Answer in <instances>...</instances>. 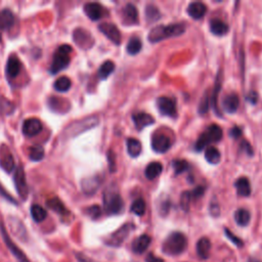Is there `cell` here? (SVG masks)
Masks as SVG:
<instances>
[{"label":"cell","mask_w":262,"mask_h":262,"mask_svg":"<svg viewBox=\"0 0 262 262\" xmlns=\"http://www.w3.org/2000/svg\"><path fill=\"white\" fill-rule=\"evenodd\" d=\"M98 30L108 39H110L114 44L119 45L121 43V33L114 24L102 23L98 26Z\"/></svg>","instance_id":"obj_13"},{"label":"cell","mask_w":262,"mask_h":262,"mask_svg":"<svg viewBox=\"0 0 262 262\" xmlns=\"http://www.w3.org/2000/svg\"><path fill=\"white\" fill-rule=\"evenodd\" d=\"M98 124H99V118L97 116L86 117L82 120L73 122L67 128H65L64 135L67 138H72V137H75V136L89 130V129L94 128Z\"/></svg>","instance_id":"obj_4"},{"label":"cell","mask_w":262,"mask_h":262,"mask_svg":"<svg viewBox=\"0 0 262 262\" xmlns=\"http://www.w3.org/2000/svg\"><path fill=\"white\" fill-rule=\"evenodd\" d=\"M157 107H158L159 112L164 116L175 118L177 115L176 102L173 98L167 96L159 97L157 99Z\"/></svg>","instance_id":"obj_9"},{"label":"cell","mask_w":262,"mask_h":262,"mask_svg":"<svg viewBox=\"0 0 262 262\" xmlns=\"http://www.w3.org/2000/svg\"><path fill=\"white\" fill-rule=\"evenodd\" d=\"M72 87V82L71 79L67 76H62L60 78H58L54 84V88L57 91L60 92H66L68 91L70 88Z\"/></svg>","instance_id":"obj_36"},{"label":"cell","mask_w":262,"mask_h":262,"mask_svg":"<svg viewBox=\"0 0 262 262\" xmlns=\"http://www.w3.org/2000/svg\"><path fill=\"white\" fill-rule=\"evenodd\" d=\"M142 48V43L140 41L139 38L137 37H133L129 40L127 46H126V49H127V52L129 55L131 56H135L137 55L138 52L141 50Z\"/></svg>","instance_id":"obj_40"},{"label":"cell","mask_w":262,"mask_h":262,"mask_svg":"<svg viewBox=\"0 0 262 262\" xmlns=\"http://www.w3.org/2000/svg\"><path fill=\"white\" fill-rule=\"evenodd\" d=\"M126 144H127V152L132 158H137V157L141 154L142 146L139 140L135 138H128L126 141Z\"/></svg>","instance_id":"obj_32"},{"label":"cell","mask_w":262,"mask_h":262,"mask_svg":"<svg viewBox=\"0 0 262 262\" xmlns=\"http://www.w3.org/2000/svg\"><path fill=\"white\" fill-rule=\"evenodd\" d=\"M75 255H76V258H77V260H78L79 262H95V261L91 260L89 257L85 256V255L82 254V253H76Z\"/></svg>","instance_id":"obj_54"},{"label":"cell","mask_w":262,"mask_h":262,"mask_svg":"<svg viewBox=\"0 0 262 262\" xmlns=\"http://www.w3.org/2000/svg\"><path fill=\"white\" fill-rule=\"evenodd\" d=\"M172 166L174 168V172L176 175H180L186 172L190 168V165L185 160H174L172 162Z\"/></svg>","instance_id":"obj_42"},{"label":"cell","mask_w":262,"mask_h":262,"mask_svg":"<svg viewBox=\"0 0 262 262\" xmlns=\"http://www.w3.org/2000/svg\"><path fill=\"white\" fill-rule=\"evenodd\" d=\"M151 144H152V148L156 153L163 154V153H166L170 148L171 140L164 133L157 132L152 136V143Z\"/></svg>","instance_id":"obj_10"},{"label":"cell","mask_w":262,"mask_h":262,"mask_svg":"<svg viewBox=\"0 0 262 262\" xmlns=\"http://www.w3.org/2000/svg\"><path fill=\"white\" fill-rule=\"evenodd\" d=\"M145 18L148 23H154L161 18V13L156 6L148 5L145 9Z\"/></svg>","instance_id":"obj_37"},{"label":"cell","mask_w":262,"mask_h":262,"mask_svg":"<svg viewBox=\"0 0 262 262\" xmlns=\"http://www.w3.org/2000/svg\"><path fill=\"white\" fill-rule=\"evenodd\" d=\"M10 221H11L10 227H11V231L13 232V234L16 237H18L20 240L26 241L28 238V235H27V231H26V228L24 227V224L18 218H11Z\"/></svg>","instance_id":"obj_26"},{"label":"cell","mask_w":262,"mask_h":262,"mask_svg":"<svg viewBox=\"0 0 262 262\" xmlns=\"http://www.w3.org/2000/svg\"><path fill=\"white\" fill-rule=\"evenodd\" d=\"M73 38L76 44L82 48H89L93 45V38L89 34V32L84 29H77L73 34Z\"/></svg>","instance_id":"obj_17"},{"label":"cell","mask_w":262,"mask_h":262,"mask_svg":"<svg viewBox=\"0 0 262 262\" xmlns=\"http://www.w3.org/2000/svg\"><path fill=\"white\" fill-rule=\"evenodd\" d=\"M188 248L186 237L179 232L170 234L162 245V251L164 254L169 256H177L183 253Z\"/></svg>","instance_id":"obj_2"},{"label":"cell","mask_w":262,"mask_h":262,"mask_svg":"<svg viewBox=\"0 0 262 262\" xmlns=\"http://www.w3.org/2000/svg\"><path fill=\"white\" fill-rule=\"evenodd\" d=\"M4 109L7 110L6 111L7 114H11V113H13L15 111V106L10 100L2 98V99H0V111L3 112Z\"/></svg>","instance_id":"obj_45"},{"label":"cell","mask_w":262,"mask_h":262,"mask_svg":"<svg viewBox=\"0 0 262 262\" xmlns=\"http://www.w3.org/2000/svg\"><path fill=\"white\" fill-rule=\"evenodd\" d=\"M16 23V18L14 13L9 10L5 9L3 11H0V41H2L3 34L6 31L11 30Z\"/></svg>","instance_id":"obj_14"},{"label":"cell","mask_w":262,"mask_h":262,"mask_svg":"<svg viewBox=\"0 0 262 262\" xmlns=\"http://www.w3.org/2000/svg\"><path fill=\"white\" fill-rule=\"evenodd\" d=\"M207 13V7L202 3H192L188 7V14L194 20H201Z\"/></svg>","instance_id":"obj_25"},{"label":"cell","mask_w":262,"mask_h":262,"mask_svg":"<svg viewBox=\"0 0 262 262\" xmlns=\"http://www.w3.org/2000/svg\"><path fill=\"white\" fill-rule=\"evenodd\" d=\"M205 159L210 164L216 165L220 162V159H221L220 152L214 146H209L205 152Z\"/></svg>","instance_id":"obj_33"},{"label":"cell","mask_w":262,"mask_h":262,"mask_svg":"<svg viewBox=\"0 0 262 262\" xmlns=\"http://www.w3.org/2000/svg\"><path fill=\"white\" fill-rule=\"evenodd\" d=\"M152 239L148 235H140L131 244V249L135 254H142L151 245Z\"/></svg>","instance_id":"obj_22"},{"label":"cell","mask_w":262,"mask_h":262,"mask_svg":"<svg viewBox=\"0 0 262 262\" xmlns=\"http://www.w3.org/2000/svg\"><path fill=\"white\" fill-rule=\"evenodd\" d=\"M239 104L240 99L237 93H229L222 99V109L229 114L236 113L239 109Z\"/></svg>","instance_id":"obj_18"},{"label":"cell","mask_w":262,"mask_h":262,"mask_svg":"<svg viewBox=\"0 0 262 262\" xmlns=\"http://www.w3.org/2000/svg\"><path fill=\"white\" fill-rule=\"evenodd\" d=\"M84 13L91 21H98L103 17L104 9L96 3H88L84 6Z\"/></svg>","instance_id":"obj_19"},{"label":"cell","mask_w":262,"mask_h":262,"mask_svg":"<svg viewBox=\"0 0 262 262\" xmlns=\"http://www.w3.org/2000/svg\"><path fill=\"white\" fill-rule=\"evenodd\" d=\"M191 201H192L191 192H184V193H182L181 198H180V205H181V208L183 209L184 211H188V210H189Z\"/></svg>","instance_id":"obj_44"},{"label":"cell","mask_w":262,"mask_h":262,"mask_svg":"<svg viewBox=\"0 0 262 262\" xmlns=\"http://www.w3.org/2000/svg\"><path fill=\"white\" fill-rule=\"evenodd\" d=\"M44 148L42 145L36 144L30 147L29 149V158L34 162H39L44 158Z\"/></svg>","instance_id":"obj_38"},{"label":"cell","mask_w":262,"mask_h":262,"mask_svg":"<svg viewBox=\"0 0 262 262\" xmlns=\"http://www.w3.org/2000/svg\"><path fill=\"white\" fill-rule=\"evenodd\" d=\"M204 192H205V189L203 186L196 188L193 192H191L192 199H199V198H201L204 195Z\"/></svg>","instance_id":"obj_49"},{"label":"cell","mask_w":262,"mask_h":262,"mask_svg":"<svg viewBox=\"0 0 262 262\" xmlns=\"http://www.w3.org/2000/svg\"><path fill=\"white\" fill-rule=\"evenodd\" d=\"M0 234H2V237L4 239L5 244L7 245L8 249L11 251V253L15 256V258L19 261V262H30V260L28 259L27 255L17 246V244L12 240V238L10 237L5 224L3 222H0Z\"/></svg>","instance_id":"obj_8"},{"label":"cell","mask_w":262,"mask_h":262,"mask_svg":"<svg viewBox=\"0 0 262 262\" xmlns=\"http://www.w3.org/2000/svg\"><path fill=\"white\" fill-rule=\"evenodd\" d=\"M122 21L126 26L137 25L139 22L138 11L132 4H127L122 11Z\"/></svg>","instance_id":"obj_15"},{"label":"cell","mask_w":262,"mask_h":262,"mask_svg":"<svg viewBox=\"0 0 262 262\" xmlns=\"http://www.w3.org/2000/svg\"><path fill=\"white\" fill-rule=\"evenodd\" d=\"M185 32V25L183 23L171 24V25H160L153 28L147 36V39L152 43L160 42L167 38L177 37Z\"/></svg>","instance_id":"obj_1"},{"label":"cell","mask_w":262,"mask_h":262,"mask_svg":"<svg viewBox=\"0 0 262 262\" xmlns=\"http://www.w3.org/2000/svg\"><path fill=\"white\" fill-rule=\"evenodd\" d=\"M145 261H146V262H164V260H163L162 258L157 257V256H155V255L152 254V253H149V254L146 256Z\"/></svg>","instance_id":"obj_53"},{"label":"cell","mask_w":262,"mask_h":262,"mask_svg":"<svg viewBox=\"0 0 262 262\" xmlns=\"http://www.w3.org/2000/svg\"><path fill=\"white\" fill-rule=\"evenodd\" d=\"M196 250H197V254H198L199 258L206 260L209 257V255H210V250H211L210 240L206 237L201 238L197 243Z\"/></svg>","instance_id":"obj_23"},{"label":"cell","mask_w":262,"mask_h":262,"mask_svg":"<svg viewBox=\"0 0 262 262\" xmlns=\"http://www.w3.org/2000/svg\"><path fill=\"white\" fill-rule=\"evenodd\" d=\"M210 213L213 216H218L219 215V207L217 204H212L210 206Z\"/></svg>","instance_id":"obj_55"},{"label":"cell","mask_w":262,"mask_h":262,"mask_svg":"<svg viewBox=\"0 0 262 262\" xmlns=\"http://www.w3.org/2000/svg\"><path fill=\"white\" fill-rule=\"evenodd\" d=\"M22 71V63L18 57H11L7 63V74L14 79L20 75Z\"/></svg>","instance_id":"obj_24"},{"label":"cell","mask_w":262,"mask_h":262,"mask_svg":"<svg viewBox=\"0 0 262 262\" xmlns=\"http://www.w3.org/2000/svg\"><path fill=\"white\" fill-rule=\"evenodd\" d=\"M247 100L250 101L252 104H255L258 100V94L255 91H250L247 94Z\"/></svg>","instance_id":"obj_50"},{"label":"cell","mask_w":262,"mask_h":262,"mask_svg":"<svg viewBox=\"0 0 262 262\" xmlns=\"http://www.w3.org/2000/svg\"><path fill=\"white\" fill-rule=\"evenodd\" d=\"M222 135H223L222 129L218 125H215V124L210 125L198 138L195 144L196 151L200 152L205 147H207L208 144L219 141L222 138Z\"/></svg>","instance_id":"obj_6"},{"label":"cell","mask_w":262,"mask_h":262,"mask_svg":"<svg viewBox=\"0 0 262 262\" xmlns=\"http://www.w3.org/2000/svg\"><path fill=\"white\" fill-rule=\"evenodd\" d=\"M235 186L237 193L241 197H249L251 195V184L247 177H240L236 182Z\"/></svg>","instance_id":"obj_28"},{"label":"cell","mask_w":262,"mask_h":262,"mask_svg":"<svg viewBox=\"0 0 262 262\" xmlns=\"http://www.w3.org/2000/svg\"><path fill=\"white\" fill-rule=\"evenodd\" d=\"M248 262H261L260 260H257L255 258H249V261Z\"/></svg>","instance_id":"obj_57"},{"label":"cell","mask_w":262,"mask_h":262,"mask_svg":"<svg viewBox=\"0 0 262 262\" xmlns=\"http://www.w3.org/2000/svg\"><path fill=\"white\" fill-rule=\"evenodd\" d=\"M241 148L242 149H244V151H246V153L248 154V155H250V156H252L253 155V149H252V146L250 145V143L248 142V141H242V143H241Z\"/></svg>","instance_id":"obj_52"},{"label":"cell","mask_w":262,"mask_h":262,"mask_svg":"<svg viewBox=\"0 0 262 262\" xmlns=\"http://www.w3.org/2000/svg\"><path fill=\"white\" fill-rule=\"evenodd\" d=\"M72 51H73V48L69 44H63L57 48L55 55H54V59H52L50 69H49L50 74L56 75L59 72L68 68V66L71 62Z\"/></svg>","instance_id":"obj_3"},{"label":"cell","mask_w":262,"mask_h":262,"mask_svg":"<svg viewBox=\"0 0 262 262\" xmlns=\"http://www.w3.org/2000/svg\"><path fill=\"white\" fill-rule=\"evenodd\" d=\"M0 166L8 173L12 172L16 168L14 156L7 145L0 147Z\"/></svg>","instance_id":"obj_12"},{"label":"cell","mask_w":262,"mask_h":262,"mask_svg":"<svg viewBox=\"0 0 262 262\" xmlns=\"http://www.w3.org/2000/svg\"><path fill=\"white\" fill-rule=\"evenodd\" d=\"M103 209L108 215L120 214L124 209L123 199L113 190L106 191L103 194Z\"/></svg>","instance_id":"obj_5"},{"label":"cell","mask_w":262,"mask_h":262,"mask_svg":"<svg viewBox=\"0 0 262 262\" xmlns=\"http://www.w3.org/2000/svg\"><path fill=\"white\" fill-rule=\"evenodd\" d=\"M132 120H133L134 126L136 127L137 130H142L143 128H145L149 125H153L155 123V119L151 115H148L146 113H142V112L133 114Z\"/></svg>","instance_id":"obj_21"},{"label":"cell","mask_w":262,"mask_h":262,"mask_svg":"<svg viewBox=\"0 0 262 262\" xmlns=\"http://www.w3.org/2000/svg\"><path fill=\"white\" fill-rule=\"evenodd\" d=\"M230 28L227 23L219 19H213L210 21V31L216 36H223L229 32Z\"/></svg>","instance_id":"obj_27"},{"label":"cell","mask_w":262,"mask_h":262,"mask_svg":"<svg viewBox=\"0 0 262 262\" xmlns=\"http://www.w3.org/2000/svg\"><path fill=\"white\" fill-rule=\"evenodd\" d=\"M14 180H15V185H16L19 196L24 200L27 199L28 194H29V189H28V184L26 181V174H25V171L22 166H19L16 169V172L14 175Z\"/></svg>","instance_id":"obj_11"},{"label":"cell","mask_w":262,"mask_h":262,"mask_svg":"<svg viewBox=\"0 0 262 262\" xmlns=\"http://www.w3.org/2000/svg\"><path fill=\"white\" fill-rule=\"evenodd\" d=\"M114 71H115V64L112 61H107L100 66L97 74L99 79L106 80Z\"/></svg>","instance_id":"obj_35"},{"label":"cell","mask_w":262,"mask_h":262,"mask_svg":"<svg viewBox=\"0 0 262 262\" xmlns=\"http://www.w3.org/2000/svg\"><path fill=\"white\" fill-rule=\"evenodd\" d=\"M135 229L133 223H125L120 229H118L116 232L111 234L106 240H104V244L110 247H120L126 239L129 237V235L132 233V231Z\"/></svg>","instance_id":"obj_7"},{"label":"cell","mask_w":262,"mask_h":262,"mask_svg":"<svg viewBox=\"0 0 262 262\" xmlns=\"http://www.w3.org/2000/svg\"><path fill=\"white\" fill-rule=\"evenodd\" d=\"M250 219H251V215L247 209L241 208V209H238V210L235 212V220L237 224L240 227H247L250 222Z\"/></svg>","instance_id":"obj_34"},{"label":"cell","mask_w":262,"mask_h":262,"mask_svg":"<svg viewBox=\"0 0 262 262\" xmlns=\"http://www.w3.org/2000/svg\"><path fill=\"white\" fill-rule=\"evenodd\" d=\"M86 214L92 219H97L101 215V208L97 205H93L86 209Z\"/></svg>","instance_id":"obj_43"},{"label":"cell","mask_w":262,"mask_h":262,"mask_svg":"<svg viewBox=\"0 0 262 262\" xmlns=\"http://www.w3.org/2000/svg\"><path fill=\"white\" fill-rule=\"evenodd\" d=\"M0 194H3V195H5L6 197L5 198H7L10 202H12V203H14V204H17V202L10 196V195H8L6 192H5V190H4V188L2 186V185H0Z\"/></svg>","instance_id":"obj_56"},{"label":"cell","mask_w":262,"mask_h":262,"mask_svg":"<svg viewBox=\"0 0 262 262\" xmlns=\"http://www.w3.org/2000/svg\"><path fill=\"white\" fill-rule=\"evenodd\" d=\"M22 130L24 135L28 137L36 136L42 130V122L38 118H29L24 121Z\"/></svg>","instance_id":"obj_16"},{"label":"cell","mask_w":262,"mask_h":262,"mask_svg":"<svg viewBox=\"0 0 262 262\" xmlns=\"http://www.w3.org/2000/svg\"><path fill=\"white\" fill-rule=\"evenodd\" d=\"M100 183H101V178L98 175L85 178L81 182L82 191L86 195H93L100 186Z\"/></svg>","instance_id":"obj_20"},{"label":"cell","mask_w":262,"mask_h":262,"mask_svg":"<svg viewBox=\"0 0 262 262\" xmlns=\"http://www.w3.org/2000/svg\"><path fill=\"white\" fill-rule=\"evenodd\" d=\"M108 161H109L110 171L112 173H114L116 171V157H115V154L112 149H110L108 152Z\"/></svg>","instance_id":"obj_47"},{"label":"cell","mask_w":262,"mask_h":262,"mask_svg":"<svg viewBox=\"0 0 262 262\" xmlns=\"http://www.w3.org/2000/svg\"><path fill=\"white\" fill-rule=\"evenodd\" d=\"M30 213H31V216H32L33 220L37 223H40V222L44 221L47 217L46 210L43 207H41L38 204H34V205L31 206Z\"/></svg>","instance_id":"obj_30"},{"label":"cell","mask_w":262,"mask_h":262,"mask_svg":"<svg viewBox=\"0 0 262 262\" xmlns=\"http://www.w3.org/2000/svg\"><path fill=\"white\" fill-rule=\"evenodd\" d=\"M130 210L133 214L137 215V216H142L144 213H145V210H146V205H145V202L143 199L139 198V199H136L132 205H131V208Z\"/></svg>","instance_id":"obj_39"},{"label":"cell","mask_w":262,"mask_h":262,"mask_svg":"<svg viewBox=\"0 0 262 262\" xmlns=\"http://www.w3.org/2000/svg\"><path fill=\"white\" fill-rule=\"evenodd\" d=\"M209 100H210V99H209V95H208V93H206L203 96V98H202V100L200 102V106H199V113L200 114L204 115V114H206L208 112V110H209V102H210Z\"/></svg>","instance_id":"obj_46"},{"label":"cell","mask_w":262,"mask_h":262,"mask_svg":"<svg viewBox=\"0 0 262 262\" xmlns=\"http://www.w3.org/2000/svg\"><path fill=\"white\" fill-rule=\"evenodd\" d=\"M162 170H163V165L160 162H152L146 166L144 174L147 179L153 180L161 174Z\"/></svg>","instance_id":"obj_29"},{"label":"cell","mask_w":262,"mask_h":262,"mask_svg":"<svg viewBox=\"0 0 262 262\" xmlns=\"http://www.w3.org/2000/svg\"><path fill=\"white\" fill-rule=\"evenodd\" d=\"M46 205L49 209H51L52 211H55L59 214H62V215L68 214L67 208L65 207V205L63 204V202L59 198H52V199L47 200Z\"/></svg>","instance_id":"obj_31"},{"label":"cell","mask_w":262,"mask_h":262,"mask_svg":"<svg viewBox=\"0 0 262 262\" xmlns=\"http://www.w3.org/2000/svg\"><path fill=\"white\" fill-rule=\"evenodd\" d=\"M224 233H226L227 237L232 241V243H234L236 246H238V247L243 246V241L241 239H239L237 236H235L229 229H224Z\"/></svg>","instance_id":"obj_48"},{"label":"cell","mask_w":262,"mask_h":262,"mask_svg":"<svg viewBox=\"0 0 262 262\" xmlns=\"http://www.w3.org/2000/svg\"><path fill=\"white\" fill-rule=\"evenodd\" d=\"M221 78H222L221 73H219L217 78H216V83H215L213 94H212V106L215 110V113H217L218 116H220V113H219L218 108H217V97H218V94H219V91H220V88H221Z\"/></svg>","instance_id":"obj_41"},{"label":"cell","mask_w":262,"mask_h":262,"mask_svg":"<svg viewBox=\"0 0 262 262\" xmlns=\"http://www.w3.org/2000/svg\"><path fill=\"white\" fill-rule=\"evenodd\" d=\"M230 134H231L232 137H234L235 139H237V138H239V137L242 135V130H241L238 126H235V127H233V128L231 129Z\"/></svg>","instance_id":"obj_51"}]
</instances>
